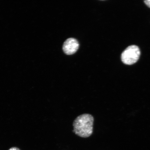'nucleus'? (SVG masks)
<instances>
[{"label":"nucleus","mask_w":150,"mask_h":150,"mask_svg":"<svg viewBox=\"0 0 150 150\" xmlns=\"http://www.w3.org/2000/svg\"><path fill=\"white\" fill-rule=\"evenodd\" d=\"M94 118L88 114L79 116L73 123L75 134L82 138H88L93 134Z\"/></svg>","instance_id":"nucleus-1"},{"label":"nucleus","mask_w":150,"mask_h":150,"mask_svg":"<svg viewBox=\"0 0 150 150\" xmlns=\"http://www.w3.org/2000/svg\"><path fill=\"white\" fill-rule=\"evenodd\" d=\"M79 44L76 39L70 38L65 41L63 46L64 52L67 55L74 54L77 51Z\"/></svg>","instance_id":"nucleus-3"},{"label":"nucleus","mask_w":150,"mask_h":150,"mask_svg":"<svg viewBox=\"0 0 150 150\" xmlns=\"http://www.w3.org/2000/svg\"><path fill=\"white\" fill-rule=\"evenodd\" d=\"M145 4L147 5V6L150 8V0H147L144 1Z\"/></svg>","instance_id":"nucleus-4"},{"label":"nucleus","mask_w":150,"mask_h":150,"mask_svg":"<svg viewBox=\"0 0 150 150\" xmlns=\"http://www.w3.org/2000/svg\"><path fill=\"white\" fill-rule=\"evenodd\" d=\"M8 150H20L18 148L16 147H13L10 148Z\"/></svg>","instance_id":"nucleus-5"},{"label":"nucleus","mask_w":150,"mask_h":150,"mask_svg":"<svg viewBox=\"0 0 150 150\" xmlns=\"http://www.w3.org/2000/svg\"><path fill=\"white\" fill-rule=\"evenodd\" d=\"M140 51L138 47L135 45L129 46L122 53L121 59L125 64L131 65L137 62L139 59Z\"/></svg>","instance_id":"nucleus-2"}]
</instances>
